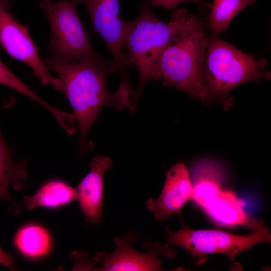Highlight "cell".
<instances>
[{
  "label": "cell",
  "instance_id": "ffe728a7",
  "mask_svg": "<svg viewBox=\"0 0 271 271\" xmlns=\"http://www.w3.org/2000/svg\"><path fill=\"white\" fill-rule=\"evenodd\" d=\"M14 258L9 253L5 251L0 247V264L5 266L8 269L15 270L14 266Z\"/></svg>",
  "mask_w": 271,
  "mask_h": 271
},
{
  "label": "cell",
  "instance_id": "277c9868",
  "mask_svg": "<svg viewBox=\"0 0 271 271\" xmlns=\"http://www.w3.org/2000/svg\"><path fill=\"white\" fill-rule=\"evenodd\" d=\"M153 1L143 0L139 16L130 21L123 20V48L139 73L137 98L145 84L155 79L157 59L176 32L179 23L176 10L169 23L158 19L153 13Z\"/></svg>",
  "mask_w": 271,
  "mask_h": 271
},
{
  "label": "cell",
  "instance_id": "d6986e66",
  "mask_svg": "<svg viewBox=\"0 0 271 271\" xmlns=\"http://www.w3.org/2000/svg\"><path fill=\"white\" fill-rule=\"evenodd\" d=\"M188 1L190 0H153V6L154 8L160 7L172 10L180 4Z\"/></svg>",
  "mask_w": 271,
  "mask_h": 271
},
{
  "label": "cell",
  "instance_id": "52a82bcc",
  "mask_svg": "<svg viewBox=\"0 0 271 271\" xmlns=\"http://www.w3.org/2000/svg\"><path fill=\"white\" fill-rule=\"evenodd\" d=\"M136 240L132 232H129L124 238H115V250L111 253L99 252L91 258L84 253L81 259L83 270H92L95 264L102 262L95 270H163L160 256L169 258L175 257L176 250L170 248L167 244L145 241L144 246L148 252H137L132 248V242Z\"/></svg>",
  "mask_w": 271,
  "mask_h": 271
},
{
  "label": "cell",
  "instance_id": "8992f818",
  "mask_svg": "<svg viewBox=\"0 0 271 271\" xmlns=\"http://www.w3.org/2000/svg\"><path fill=\"white\" fill-rule=\"evenodd\" d=\"M166 244H175L187 250L194 258L196 264L206 261L207 254L221 253L233 261L240 253L249 250L261 243H270V231L252 232L239 235L220 229L194 230L182 226L177 231L166 227Z\"/></svg>",
  "mask_w": 271,
  "mask_h": 271
},
{
  "label": "cell",
  "instance_id": "8fae6325",
  "mask_svg": "<svg viewBox=\"0 0 271 271\" xmlns=\"http://www.w3.org/2000/svg\"><path fill=\"white\" fill-rule=\"evenodd\" d=\"M111 167L109 158L95 157L89 172L75 189L80 208L86 221L91 223H98L102 217L104 175Z\"/></svg>",
  "mask_w": 271,
  "mask_h": 271
},
{
  "label": "cell",
  "instance_id": "ac0fdd59",
  "mask_svg": "<svg viewBox=\"0 0 271 271\" xmlns=\"http://www.w3.org/2000/svg\"><path fill=\"white\" fill-rule=\"evenodd\" d=\"M0 84L11 88L35 101L48 110L56 119L59 118L62 116V111L49 104L40 98L36 93L21 81L1 60Z\"/></svg>",
  "mask_w": 271,
  "mask_h": 271
},
{
  "label": "cell",
  "instance_id": "ba28073f",
  "mask_svg": "<svg viewBox=\"0 0 271 271\" xmlns=\"http://www.w3.org/2000/svg\"><path fill=\"white\" fill-rule=\"evenodd\" d=\"M86 7L94 30L104 40L116 65L120 85L128 86V73L133 67L123 46V20L119 0H74Z\"/></svg>",
  "mask_w": 271,
  "mask_h": 271
},
{
  "label": "cell",
  "instance_id": "6da1fadb",
  "mask_svg": "<svg viewBox=\"0 0 271 271\" xmlns=\"http://www.w3.org/2000/svg\"><path fill=\"white\" fill-rule=\"evenodd\" d=\"M48 70L56 72L61 84V91L68 100L77 121L79 150L81 155L93 148L87 139L88 133L100 110L111 106L120 109L125 104L116 92L111 94L106 87V80L117 68L113 60L87 59L64 61L48 56L42 58Z\"/></svg>",
  "mask_w": 271,
  "mask_h": 271
},
{
  "label": "cell",
  "instance_id": "2e32d148",
  "mask_svg": "<svg viewBox=\"0 0 271 271\" xmlns=\"http://www.w3.org/2000/svg\"><path fill=\"white\" fill-rule=\"evenodd\" d=\"M195 176L192 199L202 209L222 190V174L216 166L205 163L198 167Z\"/></svg>",
  "mask_w": 271,
  "mask_h": 271
},
{
  "label": "cell",
  "instance_id": "9a60e30c",
  "mask_svg": "<svg viewBox=\"0 0 271 271\" xmlns=\"http://www.w3.org/2000/svg\"><path fill=\"white\" fill-rule=\"evenodd\" d=\"M13 242L22 255L33 259L47 255L52 246L49 232L37 224H28L19 228L14 235Z\"/></svg>",
  "mask_w": 271,
  "mask_h": 271
},
{
  "label": "cell",
  "instance_id": "7c38bea8",
  "mask_svg": "<svg viewBox=\"0 0 271 271\" xmlns=\"http://www.w3.org/2000/svg\"><path fill=\"white\" fill-rule=\"evenodd\" d=\"M209 218L220 226H240L250 232L270 231L265 223L245 211L234 194L221 190L202 209Z\"/></svg>",
  "mask_w": 271,
  "mask_h": 271
},
{
  "label": "cell",
  "instance_id": "5bb4252c",
  "mask_svg": "<svg viewBox=\"0 0 271 271\" xmlns=\"http://www.w3.org/2000/svg\"><path fill=\"white\" fill-rule=\"evenodd\" d=\"M75 199V189L62 180L55 179L45 182L34 195L25 196L21 205L30 210L38 207L55 208Z\"/></svg>",
  "mask_w": 271,
  "mask_h": 271
},
{
  "label": "cell",
  "instance_id": "44dd1931",
  "mask_svg": "<svg viewBox=\"0 0 271 271\" xmlns=\"http://www.w3.org/2000/svg\"><path fill=\"white\" fill-rule=\"evenodd\" d=\"M12 6V0H0V9L9 11Z\"/></svg>",
  "mask_w": 271,
  "mask_h": 271
},
{
  "label": "cell",
  "instance_id": "30bf717a",
  "mask_svg": "<svg viewBox=\"0 0 271 271\" xmlns=\"http://www.w3.org/2000/svg\"><path fill=\"white\" fill-rule=\"evenodd\" d=\"M192 196V183L188 171L180 162L168 171L159 197L157 199H149L146 206L156 219L166 221L173 215L180 216L183 207Z\"/></svg>",
  "mask_w": 271,
  "mask_h": 271
},
{
  "label": "cell",
  "instance_id": "4fadbf2b",
  "mask_svg": "<svg viewBox=\"0 0 271 271\" xmlns=\"http://www.w3.org/2000/svg\"><path fill=\"white\" fill-rule=\"evenodd\" d=\"M12 152L0 129V199L14 203L16 207L17 205L10 195L9 186L21 189L25 184L29 172L27 162H15Z\"/></svg>",
  "mask_w": 271,
  "mask_h": 271
},
{
  "label": "cell",
  "instance_id": "9c48e42d",
  "mask_svg": "<svg viewBox=\"0 0 271 271\" xmlns=\"http://www.w3.org/2000/svg\"><path fill=\"white\" fill-rule=\"evenodd\" d=\"M0 44L7 53L28 66L42 84L61 91L58 78L54 77L39 55V47L34 43L27 27L19 23L8 11L0 9Z\"/></svg>",
  "mask_w": 271,
  "mask_h": 271
},
{
  "label": "cell",
  "instance_id": "7402d4cb",
  "mask_svg": "<svg viewBox=\"0 0 271 271\" xmlns=\"http://www.w3.org/2000/svg\"><path fill=\"white\" fill-rule=\"evenodd\" d=\"M204 1V0H190V1L195 2L196 3H200V2H203Z\"/></svg>",
  "mask_w": 271,
  "mask_h": 271
},
{
  "label": "cell",
  "instance_id": "7a4b0ae2",
  "mask_svg": "<svg viewBox=\"0 0 271 271\" xmlns=\"http://www.w3.org/2000/svg\"><path fill=\"white\" fill-rule=\"evenodd\" d=\"M177 30L160 53L155 65V79L175 87L191 97L211 101L206 87L204 65L208 42L204 23L186 8L176 9Z\"/></svg>",
  "mask_w": 271,
  "mask_h": 271
},
{
  "label": "cell",
  "instance_id": "5b68a950",
  "mask_svg": "<svg viewBox=\"0 0 271 271\" xmlns=\"http://www.w3.org/2000/svg\"><path fill=\"white\" fill-rule=\"evenodd\" d=\"M77 5L74 0L40 2L50 28L47 50L50 56L64 61L102 58L93 49L81 23L76 11Z\"/></svg>",
  "mask_w": 271,
  "mask_h": 271
},
{
  "label": "cell",
  "instance_id": "3957f363",
  "mask_svg": "<svg viewBox=\"0 0 271 271\" xmlns=\"http://www.w3.org/2000/svg\"><path fill=\"white\" fill-rule=\"evenodd\" d=\"M264 59L243 53L212 34L208 39L204 65L206 88L211 100H229L230 91L249 81L268 79L269 71Z\"/></svg>",
  "mask_w": 271,
  "mask_h": 271
},
{
  "label": "cell",
  "instance_id": "e0dca14e",
  "mask_svg": "<svg viewBox=\"0 0 271 271\" xmlns=\"http://www.w3.org/2000/svg\"><path fill=\"white\" fill-rule=\"evenodd\" d=\"M257 0H213L207 26L212 34L219 36L229 27L231 20Z\"/></svg>",
  "mask_w": 271,
  "mask_h": 271
}]
</instances>
